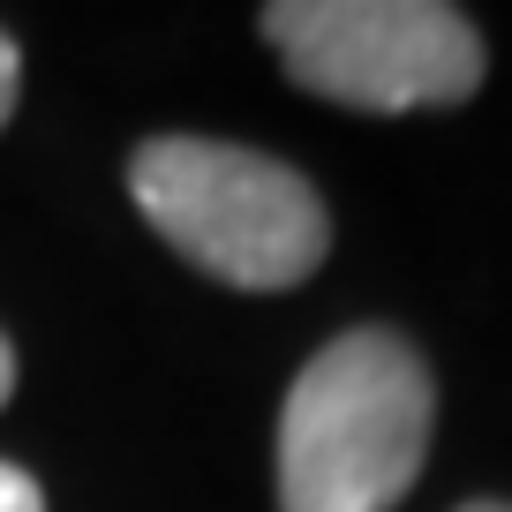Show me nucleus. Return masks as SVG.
I'll return each mask as SVG.
<instances>
[{
    "label": "nucleus",
    "instance_id": "39448f33",
    "mask_svg": "<svg viewBox=\"0 0 512 512\" xmlns=\"http://www.w3.org/2000/svg\"><path fill=\"white\" fill-rule=\"evenodd\" d=\"M16 91H23V61H16V46H8V31H0V128L16 113Z\"/></svg>",
    "mask_w": 512,
    "mask_h": 512
},
{
    "label": "nucleus",
    "instance_id": "7ed1b4c3",
    "mask_svg": "<svg viewBox=\"0 0 512 512\" xmlns=\"http://www.w3.org/2000/svg\"><path fill=\"white\" fill-rule=\"evenodd\" d=\"M264 38L302 91L362 113L460 106L482 83V38L437 0H279Z\"/></svg>",
    "mask_w": 512,
    "mask_h": 512
},
{
    "label": "nucleus",
    "instance_id": "20e7f679",
    "mask_svg": "<svg viewBox=\"0 0 512 512\" xmlns=\"http://www.w3.org/2000/svg\"><path fill=\"white\" fill-rule=\"evenodd\" d=\"M0 512H46V490H38L23 467H8V460H0Z\"/></svg>",
    "mask_w": 512,
    "mask_h": 512
},
{
    "label": "nucleus",
    "instance_id": "f257e3e1",
    "mask_svg": "<svg viewBox=\"0 0 512 512\" xmlns=\"http://www.w3.org/2000/svg\"><path fill=\"white\" fill-rule=\"evenodd\" d=\"M430 369L400 332H339L279 415V512H392L430 452Z\"/></svg>",
    "mask_w": 512,
    "mask_h": 512
},
{
    "label": "nucleus",
    "instance_id": "423d86ee",
    "mask_svg": "<svg viewBox=\"0 0 512 512\" xmlns=\"http://www.w3.org/2000/svg\"><path fill=\"white\" fill-rule=\"evenodd\" d=\"M8 392H16V354H8V339H0V407H8Z\"/></svg>",
    "mask_w": 512,
    "mask_h": 512
},
{
    "label": "nucleus",
    "instance_id": "f03ea898",
    "mask_svg": "<svg viewBox=\"0 0 512 512\" xmlns=\"http://www.w3.org/2000/svg\"><path fill=\"white\" fill-rule=\"evenodd\" d=\"M136 211L226 287H302L332 249V211L287 159L211 136H151L128 159Z\"/></svg>",
    "mask_w": 512,
    "mask_h": 512
},
{
    "label": "nucleus",
    "instance_id": "0eeeda50",
    "mask_svg": "<svg viewBox=\"0 0 512 512\" xmlns=\"http://www.w3.org/2000/svg\"><path fill=\"white\" fill-rule=\"evenodd\" d=\"M460 512H512V505H497V497H482V505H460Z\"/></svg>",
    "mask_w": 512,
    "mask_h": 512
}]
</instances>
